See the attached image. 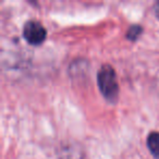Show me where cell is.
<instances>
[{"instance_id":"cell-2","label":"cell","mask_w":159,"mask_h":159,"mask_svg":"<svg viewBox=\"0 0 159 159\" xmlns=\"http://www.w3.org/2000/svg\"><path fill=\"white\" fill-rule=\"evenodd\" d=\"M47 31L45 26L38 21L30 20L24 24L23 36L31 45H40L46 39Z\"/></svg>"},{"instance_id":"cell-6","label":"cell","mask_w":159,"mask_h":159,"mask_svg":"<svg viewBox=\"0 0 159 159\" xmlns=\"http://www.w3.org/2000/svg\"><path fill=\"white\" fill-rule=\"evenodd\" d=\"M154 11H155V14H156V16L159 19V1L155 5L154 7Z\"/></svg>"},{"instance_id":"cell-1","label":"cell","mask_w":159,"mask_h":159,"mask_svg":"<svg viewBox=\"0 0 159 159\" xmlns=\"http://www.w3.org/2000/svg\"><path fill=\"white\" fill-rule=\"evenodd\" d=\"M99 91L108 102H115L119 95V84L115 69L109 64H104L97 73Z\"/></svg>"},{"instance_id":"cell-5","label":"cell","mask_w":159,"mask_h":159,"mask_svg":"<svg viewBox=\"0 0 159 159\" xmlns=\"http://www.w3.org/2000/svg\"><path fill=\"white\" fill-rule=\"evenodd\" d=\"M142 31H143V30H142L141 25H132V26H130L128 33H126V37L131 40H135L141 35Z\"/></svg>"},{"instance_id":"cell-3","label":"cell","mask_w":159,"mask_h":159,"mask_svg":"<svg viewBox=\"0 0 159 159\" xmlns=\"http://www.w3.org/2000/svg\"><path fill=\"white\" fill-rule=\"evenodd\" d=\"M59 159H85V157L80 148L69 145L60 150Z\"/></svg>"},{"instance_id":"cell-4","label":"cell","mask_w":159,"mask_h":159,"mask_svg":"<svg viewBox=\"0 0 159 159\" xmlns=\"http://www.w3.org/2000/svg\"><path fill=\"white\" fill-rule=\"evenodd\" d=\"M147 147L155 158L159 159V132H152L147 136Z\"/></svg>"}]
</instances>
